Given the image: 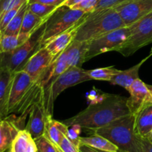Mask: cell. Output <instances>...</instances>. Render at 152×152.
<instances>
[{
  "mask_svg": "<svg viewBox=\"0 0 152 152\" xmlns=\"http://www.w3.org/2000/svg\"><path fill=\"white\" fill-rule=\"evenodd\" d=\"M90 103L75 116L62 120L68 126L80 125L83 129L94 131L109 124L117 119L130 114L128 98L121 95L92 94L88 95Z\"/></svg>",
  "mask_w": 152,
  "mask_h": 152,
  "instance_id": "1",
  "label": "cell"
},
{
  "mask_svg": "<svg viewBox=\"0 0 152 152\" xmlns=\"http://www.w3.org/2000/svg\"><path fill=\"white\" fill-rule=\"evenodd\" d=\"M126 152H142L141 137L135 131V117L132 114L117 119L109 124L93 131Z\"/></svg>",
  "mask_w": 152,
  "mask_h": 152,
  "instance_id": "2",
  "label": "cell"
},
{
  "mask_svg": "<svg viewBox=\"0 0 152 152\" xmlns=\"http://www.w3.org/2000/svg\"><path fill=\"white\" fill-rule=\"evenodd\" d=\"M126 25L115 8L94 10L86 14L75 40L90 42Z\"/></svg>",
  "mask_w": 152,
  "mask_h": 152,
  "instance_id": "3",
  "label": "cell"
},
{
  "mask_svg": "<svg viewBox=\"0 0 152 152\" xmlns=\"http://www.w3.org/2000/svg\"><path fill=\"white\" fill-rule=\"evenodd\" d=\"M87 71L83 68L72 66L45 86V99L48 114L53 115V103L60 94L68 88L91 81Z\"/></svg>",
  "mask_w": 152,
  "mask_h": 152,
  "instance_id": "4",
  "label": "cell"
},
{
  "mask_svg": "<svg viewBox=\"0 0 152 152\" xmlns=\"http://www.w3.org/2000/svg\"><path fill=\"white\" fill-rule=\"evenodd\" d=\"M86 13L60 5L47 18L42 37V46L56 36L62 34L78 23Z\"/></svg>",
  "mask_w": 152,
  "mask_h": 152,
  "instance_id": "5",
  "label": "cell"
},
{
  "mask_svg": "<svg viewBox=\"0 0 152 152\" xmlns=\"http://www.w3.org/2000/svg\"><path fill=\"white\" fill-rule=\"evenodd\" d=\"M45 23L38 28L24 44L12 51L0 53V68L13 72L20 71L29 58L42 48V37Z\"/></svg>",
  "mask_w": 152,
  "mask_h": 152,
  "instance_id": "6",
  "label": "cell"
},
{
  "mask_svg": "<svg viewBox=\"0 0 152 152\" xmlns=\"http://www.w3.org/2000/svg\"><path fill=\"white\" fill-rule=\"evenodd\" d=\"M130 34L119 53L124 56L134 54L152 42V12L129 25Z\"/></svg>",
  "mask_w": 152,
  "mask_h": 152,
  "instance_id": "7",
  "label": "cell"
},
{
  "mask_svg": "<svg viewBox=\"0 0 152 152\" xmlns=\"http://www.w3.org/2000/svg\"><path fill=\"white\" fill-rule=\"evenodd\" d=\"M130 34L129 26L122 27L89 42L86 62L109 51H117L123 48Z\"/></svg>",
  "mask_w": 152,
  "mask_h": 152,
  "instance_id": "8",
  "label": "cell"
},
{
  "mask_svg": "<svg viewBox=\"0 0 152 152\" xmlns=\"http://www.w3.org/2000/svg\"><path fill=\"white\" fill-rule=\"evenodd\" d=\"M114 8L126 26H129L152 12V0H131Z\"/></svg>",
  "mask_w": 152,
  "mask_h": 152,
  "instance_id": "9",
  "label": "cell"
},
{
  "mask_svg": "<svg viewBox=\"0 0 152 152\" xmlns=\"http://www.w3.org/2000/svg\"><path fill=\"white\" fill-rule=\"evenodd\" d=\"M34 83V81L31 76L23 70L14 72L9 97L7 116L11 114L17 108Z\"/></svg>",
  "mask_w": 152,
  "mask_h": 152,
  "instance_id": "10",
  "label": "cell"
},
{
  "mask_svg": "<svg viewBox=\"0 0 152 152\" xmlns=\"http://www.w3.org/2000/svg\"><path fill=\"white\" fill-rule=\"evenodd\" d=\"M48 114L44 91L42 96L35 102L31 108L28 116V123L25 127V129L29 132L34 140L44 135Z\"/></svg>",
  "mask_w": 152,
  "mask_h": 152,
  "instance_id": "11",
  "label": "cell"
},
{
  "mask_svg": "<svg viewBox=\"0 0 152 152\" xmlns=\"http://www.w3.org/2000/svg\"><path fill=\"white\" fill-rule=\"evenodd\" d=\"M54 58L48 49L42 46L29 58L22 70L28 73L36 82L50 66Z\"/></svg>",
  "mask_w": 152,
  "mask_h": 152,
  "instance_id": "12",
  "label": "cell"
},
{
  "mask_svg": "<svg viewBox=\"0 0 152 152\" xmlns=\"http://www.w3.org/2000/svg\"><path fill=\"white\" fill-rule=\"evenodd\" d=\"M130 96L127 99V105L130 114L135 117L137 114L148 103H152L147 84L140 78L137 79L128 88Z\"/></svg>",
  "mask_w": 152,
  "mask_h": 152,
  "instance_id": "13",
  "label": "cell"
},
{
  "mask_svg": "<svg viewBox=\"0 0 152 152\" xmlns=\"http://www.w3.org/2000/svg\"><path fill=\"white\" fill-rule=\"evenodd\" d=\"M86 14L85 15L84 17L78 23L70 28L67 31H64L62 34L56 36V37H53V39H51L48 42L45 43L44 46L48 49L49 51L52 53V55L55 58L59 56L62 51H64L71 44V42L75 39L79 28L81 25V24L83 23Z\"/></svg>",
  "mask_w": 152,
  "mask_h": 152,
  "instance_id": "14",
  "label": "cell"
},
{
  "mask_svg": "<svg viewBox=\"0 0 152 152\" xmlns=\"http://www.w3.org/2000/svg\"><path fill=\"white\" fill-rule=\"evenodd\" d=\"M13 75V71L7 68H0V118H4L7 115Z\"/></svg>",
  "mask_w": 152,
  "mask_h": 152,
  "instance_id": "15",
  "label": "cell"
},
{
  "mask_svg": "<svg viewBox=\"0 0 152 152\" xmlns=\"http://www.w3.org/2000/svg\"><path fill=\"white\" fill-rule=\"evenodd\" d=\"M89 42L75 40L65 50L66 53L68 66L82 68L83 64L86 62V56L88 49Z\"/></svg>",
  "mask_w": 152,
  "mask_h": 152,
  "instance_id": "16",
  "label": "cell"
},
{
  "mask_svg": "<svg viewBox=\"0 0 152 152\" xmlns=\"http://www.w3.org/2000/svg\"><path fill=\"white\" fill-rule=\"evenodd\" d=\"M20 129L12 120L0 118V152H5L11 148L12 143Z\"/></svg>",
  "mask_w": 152,
  "mask_h": 152,
  "instance_id": "17",
  "label": "cell"
},
{
  "mask_svg": "<svg viewBox=\"0 0 152 152\" xmlns=\"http://www.w3.org/2000/svg\"><path fill=\"white\" fill-rule=\"evenodd\" d=\"M152 55V53L149 56L145 57V59H142L141 62L139 63L136 64L135 65L132 66V68H129L127 70H124L122 71L120 70L119 72L111 79L110 83L112 85H117V86H120L121 87L124 88L125 89L128 90L131 85L137 80V79L140 78L139 77V71L140 69L141 66L142 64L148 59Z\"/></svg>",
  "mask_w": 152,
  "mask_h": 152,
  "instance_id": "18",
  "label": "cell"
},
{
  "mask_svg": "<svg viewBox=\"0 0 152 152\" xmlns=\"http://www.w3.org/2000/svg\"><path fill=\"white\" fill-rule=\"evenodd\" d=\"M53 115L48 114L46 120L45 131L44 134L50 140L57 145L60 143L62 138L67 134L68 126L62 123V121H57L53 119Z\"/></svg>",
  "mask_w": 152,
  "mask_h": 152,
  "instance_id": "19",
  "label": "cell"
},
{
  "mask_svg": "<svg viewBox=\"0 0 152 152\" xmlns=\"http://www.w3.org/2000/svg\"><path fill=\"white\" fill-rule=\"evenodd\" d=\"M152 130V103H148L135 115V131L145 137Z\"/></svg>",
  "mask_w": 152,
  "mask_h": 152,
  "instance_id": "20",
  "label": "cell"
},
{
  "mask_svg": "<svg viewBox=\"0 0 152 152\" xmlns=\"http://www.w3.org/2000/svg\"><path fill=\"white\" fill-rule=\"evenodd\" d=\"M11 152H38L35 140L26 129H21L12 143Z\"/></svg>",
  "mask_w": 152,
  "mask_h": 152,
  "instance_id": "21",
  "label": "cell"
},
{
  "mask_svg": "<svg viewBox=\"0 0 152 152\" xmlns=\"http://www.w3.org/2000/svg\"><path fill=\"white\" fill-rule=\"evenodd\" d=\"M80 141L81 143L89 145L98 151L108 152H117L119 151L118 147L116 146L111 141L104 137L94 133L91 136L81 137Z\"/></svg>",
  "mask_w": 152,
  "mask_h": 152,
  "instance_id": "22",
  "label": "cell"
},
{
  "mask_svg": "<svg viewBox=\"0 0 152 152\" xmlns=\"http://www.w3.org/2000/svg\"><path fill=\"white\" fill-rule=\"evenodd\" d=\"M31 35L21 34L17 35H5L0 32V53L12 51L25 42Z\"/></svg>",
  "mask_w": 152,
  "mask_h": 152,
  "instance_id": "23",
  "label": "cell"
},
{
  "mask_svg": "<svg viewBox=\"0 0 152 152\" xmlns=\"http://www.w3.org/2000/svg\"><path fill=\"white\" fill-rule=\"evenodd\" d=\"M46 20L47 19H42L33 12H31L28 7L26 13L24 16L20 33L21 34L32 35L39 27H41L45 22Z\"/></svg>",
  "mask_w": 152,
  "mask_h": 152,
  "instance_id": "24",
  "label": "cell"
},
{
  "mask_svg": "<svg viewBox=\"0 0 152 152\" xmlns=\"http://www.w3.org/2000/svg\"><path fill=\"white\" fill-rule=\"evenodd\" d=\"M28 7V1L24 3L16 16L12 19L10 23L7 25L4 31H1V34L5 35H17L20 33L21 28H22V22H23L24 16L27 11Z\"/></svg>",
  "mask_w": 152,
  "mask_h": 152,
  "instance_id": "25",
  "label": "cell"
},
{
  "mask_svg": "<svg viewBox=\"0 0 152 152\" xmlns=\"http://www.w3.org/2000/svg\"><path fill=\"white\" fill-rule=\"evenodd\" d=\"M86 71L88 75L91 80H102V81L110 82L120 70L117 69L114 66H109L92 70H86Z\"/></svg>",
  "mask_w": 152,
  "mask_h": 152,
  "instance_id": "26",
  "label": "cell"
},
{
  "mask_svg": "<svg viewBox=\"0 0 152 152\" xmlns=\"http://www.w3.org/2000/svg\"><path fill=\"white\" fill-rule=\"evenodd\" d=\"M57 6L50 4H43L39 2L28 3V9L42 19H47V18L57 8Z\"/></svg>",
  "mask_w": 152,
  "mask_h": 152,
  "instance_id": "27",
  "label": "cell"
},
{
  "mask_svg": "<svg viewBox=\"0 0 152 152\" xmlns=\"http://www.w3.org/2000/svg\"><path fill=\"white\" fill-rule=\"evenodd\" d=\"M34 140L37 144L38 152H62L59 145L50 140L45 134Z\"/></svg>",
  "mask_w": 152,
  "mask_h": 152,
  "instance_id": "28",
  "label": "cell"
},
{
  "mask_svg": "<svg viewBox=\"0 0 152 152\" xmlns=\"http://www.w3.org/2000/svg\"><path fill=\"white\" fill-rule=\"evenodd\" d=\"M82 129L83 128L80 125L75 124L70 126H68V130L66 134L67 137L78 147H80V145H81L80 134H81Z\"/></svg>",
  "mask_w": 152,
  "mask_h": 152,
  "instance_id": "29",
  "label": "cell"
},
{
  "mask_svg": "<svg viewBox=\"0 0 152 152\" xmlns=\"http://www.w3.org/2000/svg\"><path fill=\"white\" fill-rule=\"evenodd\" d=\"M99 0H83L78 4H75L71 8L74 10H80L84 13H92L96 10Z\"/></svg>",
  "mask_w": 152,
  "mask_h": 152,
  "instance_id": "30",
  "label": "cell"
},
{
  "mask_svg": "<svg viewBox=\"0 0 152 152\" xmlns=\"http://www.w3.org/2000/svg\"><path fill=\"white\" fill-rule=\"evenodd\" d=\"M22 5L16 6V7H13V8L10 9L7 11H6L2 16L0 17V32L4 31V28L7 27V25L10 23V21L12 20L13 17L16 16V13L19 10Z\"/></svg>",
  "mask_w": 152,
  "mask_h": 152,
  "instance_id": "31",
  "label": "cell"
},
{
  "mask_svg": "<svg viewBox=\"0 0 152 152\" xmlns=\"http://www.w3.org/2000/svg\"><path fill=\"white\" fill-rule=\"evenodd\" d=\"M28 0H0V17L10 9L22 5Z\"/></svg>",
  "mask_w": 152,
  "mask_h": 152,
  "instance_id": "32",
  "label": "cell"
},
{
  "mask_svg": "<svg viewBox=\"0 0 152 152\" xmlns=\"http://www.w3.org/2000/svg\"><path fill=\"white\" fill-rule=\"evenodd\" d=\"M129 1H131V0H99V2H98L95 10L107 8H114L117 6L127 2Z\"/></svg>",
  "mask_w": 152,
  "mask_h": 152,
  "instance_id": "33",
  "label": "cell"
},
{
  "mask_svg": "<svg viewBox=\"0 0 152 152\" xmlns=\"http://www.w3.org/2000/svg\"><path fill=\"white\" fill-rule=\"evenodd\" d=\"M59 147L62 152H80V147L77 146L74 142H71L66 135L62 138L59 144Z\"/></svg>",
  "mask_w": 152,
  "mask_h": 152,
  "instance_id": "34",
  "label": "cell"
},
{
  "mask_svg": "<svg viewBox=\"0 0 152 152\" xmlns=\"http://www.w3.org/2000/svg\"><path fill=\"white\" fill-rule=\"evenodd\" d=\"M65 0H28V3L32 2H39L46 4H50V5L59 6L62 5Z\"/></svg>",
  "mask_w": 152,
  "mask_h": 152,
  "instance_id": "35",
  "label": "cell"
},
{
  "mask_svg": "<svg viewBox=\"0 0 152 152\" xmlns=\"http://www.w3.org/2000/svg\"><path fill=\"white\" fill-rule=\"evenodd\" d=\"M142 152H152V143L146 137H141Z\"/></svg>",
  "mask_w": 152,
  "mask_h": 152,
  "instance_id": "36",
  "label": "cell"
},
{
  "mask_svg": "<svg viewBox=\"0 0 152 152\" xmlns=\"http://www.w3.org/2000/svg\"><path fill=\"white\" fill-rule=\"evenodd\" d=\"M80 152H100L89 145H85V144L81 143L80 146Z\"/></svg>",
  "mask_w": 152,
  "mask_h": 152,
  "instance_id": "37",
  "label": "cell"
},
{
  "mask_svg": "<svg viewBox=\"0 0 152 152\" xmlns=\"http://www.w3.org/2000/svg\"><path fill=\"white\" fill-rule=\"evenodd\" d=\"M83 1V0H65L62 5H65V6H68V7H71L74 5H75V4L80 3V1Z\"/></svg>",
  "mask_w": 152,
  "mask_h": 152,
  "instance_id": "38",
  "label": "cell"
},
{
  "mask_svg": "<svg viewBox=\"0 0 152 152\" xmlns=\"http://www.w3.org/2000/svg\"><path fill=\"white\" fill-rule=\"evenodd\" d=\"M145 137H146L147 139H148V140H149L150 142H151L152 143V130L149 132V133L148 134H147V136Z\"/></svg>",
  "mask_w": 152,
  "mask_h": 152,
  "instance_id": "39",
  "label": "cell"
},
{
  "mask_svg": "<svg viewBox=\"0 0 152 152\" xmlns=\"http://www.w3.org/2000/svg\"><path fill=\"white\" fill-rule=\"evenodd\" d=\"M147 87H148V91H149V92H150V94H151V102H152V86H151V85H147Z\"/></svg>",
  "mask_w": 152,
  "mask_h": 152,
  "instance_id": "40",
  "label": "cell"
},
{
  "mask_svg": "<svg viewBox=\"0 0 152 152\" xmlns=\"http://www.w3.org/2000/svg\"><path fill=\"white\" fill-rule=\"evenodd\" d=\"M100 152H108V151H99ZM117 152H126V151H120V150H119Z\"/></svg>",
  "mask_w": 152,
  "mask_h": 152,
  "instance_id": "41",
  "label": "cell"
},
{
  "mask_svg": "<svg viewBox=\"0 0 152 152\" xmlns=\"http://www.w3.org/2000/svg\"><path fill=\"white\" fill-rule=\"evenodd\" d=\"M7 152H11V151H10V149H9L8 151H7Z\"/></svg>",
  "mask_w": 152,
  "mask_h": 152,
  "instance_id": "42",
  "label": "cell"
}]
</instances>
